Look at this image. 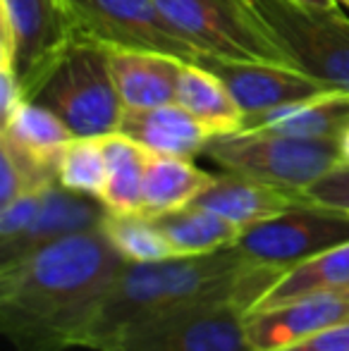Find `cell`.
<instances>
[{
  "label": "cell",
  "instance_id": "obj_9",
  "mask_svg": "<svg viewBox=\"0 0 349 351\" xmlns=\"http://www.w3.org/2000/svg\"><path fill=\"white\" fill-rule=\"evenodd\" d=\"M75 36L62 0H0V67H12L27 101Z\"/></svg>",
  "mask_w": 349,
  "mask_h": 351
},
{
  "label": "cell",
  "instance_id": "obj_7",
  "mask_svg": "<svg viewBox=\"0 0 349 351\" xmlns=\"http://www.w3.org/2000/svg\"><path fill=\"white\" fill-rule=\"evenodd\" d=\"M77 36L108 51L163 53L199 62L201 53L175 29L156 0H62Z\"/></svg>",
  "mask_w": 349,
  "mask_h": 351
},
{
  "label": "cell",
  "instance_id": "obj_12",
  "mask_svg": "<svg viewBox=\"0 0 349 351\" xmlns=\"http://www.w3.org/2000/svg\"><path fill=\"white\" fill-rule=\"evenodd\" d=\"M342 323H349V294H323L247 313V335L256 351H282Z\"/></svg>",
  "mask_w": 349,
  "mask_h": 351
},
{
  "label": "cell",
  "instance_id": "obj_19",
  "mask_svg": "<svg viewBox=\"0 0 349 351\" xmlns=\"http://www.w3.org/2000/svg\"><path fill=\"white\" fill-rule=\"evenodd\" d=\"M213 180L215 175L196 167L191 158L160 156V153L149 151L141 215L156 217L160 213L184 208L194 204L201 191L213 184Z\"/></svg>",
  "mask_w": 349,
  "mask_h": 351
},
{
  "label": "cell",
  "instance_id": "obj_15",
  "mask_svg": "<svg viewBox=\"0 0 349 351\" xmlns=\"http://www.w3.org/2000/svg\"><path fill=\"white\" fill-rule=\"evenodd\" d=\"M299 201H306L304 194L228 172L223 177H215L213 184L201 191L194 204L218 213L220 217L237 225L239 230H247L268 217L280 215Z\"/></svg>",
  "mask_w": 349,
  "mask_h": 351
},
{
  "label": "cell",
  "instance_id": "obj_5",
  "mask_svg": "<svg viewBox=\"0 0 349 351\" xmlns=\"http://www.w3.org/2000/svg\"><path fill=\"white\" fill-rule=\"evenodd\" d=\"M294 65L330 91L349 93V17L340 3L318 8L297 0H244Z\"/></svg>",
  "mask_w": 349,
  "mask_h": 351
},
{
  "label": "cell",
  "instance_id": "obj_26",
  "mask_svg": "<svg viewBox=\"0 0 349 351\" xmlns=\"http://www.w3.org/2000/svg\"><path fill=\"white\" fill-rule=\"evenodd\" d=\"M108 182L106 153L101 139L75 136L65 146L58 165V184L75 194H84L101 201Z\"/></svg>",
  "mask_w": 349,
  "mask_h": 351
},
{
  "label": "cell",
  "instance_id": "obj_28",
  "mask_svg": "<svg viewBox=\"0 0 349 351\" xmlns=\"http://www.w3.org/2000/svg\"><path fill=\"white\" fill-rule=\"evenodd\" d=\"M41 196L43 191L41 194H24L14 199L12 204L0 208V241L3 244L17 239L32 225V220L38 213V206H41Z\"/></svg>",
  "mask_w": 349,
  "mask_h": 351
},
{
  "label": "cell",
  "instance_id": "obj_6",
  "mask_svg": "<svg viewBox=\"0 0 349 351\" xmlns=\"http://www.w3.org/2000/svg\"><path fill=\"white\" fill-rule=\"evenodd\" d=\"M204 58L294 67V60L244 0H156Z\"/></svg>",
  "mask_w": 349,
  "mask_h": 351
},
{
  "label": "cell",
  "instance_id": "obj_4",
  "mask_svg": "<svg viewBox=\"0 0 349 351\" xmlns=\"http://www.w3.org/2000/svg\"><path fill=\"white\" fill-rule=\"evenodd\" d=\"M204 156L228 172L304 194L340 158L337 139H297L275 132L239 130L213 136Z\"/></svg>",
  "mask_w": 349,
  "mask_h": 351
},
{
  "label": "cell",
  "instance_id": "obj_3",
  "mask_svg": "<svg viewBox=\"0 0 349 351\" xmlns=\"http://www.w3.org/2000/svg\"><path fill=\"white\" fill-rule=\"evenodd\" d=\"M29 101L46 106L72 134L86 139L117 132L125 115L110 70V51L77 34Z\"/></svg>",
  "mask_w": 349,
  "mask_h": 351
},
{
  "label": "cell",
  "instance_id": "obj_22",
  "mask_svg": "<svg viewBox=\"0 0 349 351\" xmlns=\"http://www.w3.org/2000/svg\"><path fill=\"white\" fill-rule=\"evenodd\" d=\"M106 153L108 182L101 201L108 213H141L144 175L149 148L125 136L122 132L98 136Z\"/></svg>",
  "mask_w": 349,
  "mask_h": 351
},
{
  "label": "cell",
  "instance_id": "obj_30",
  "mask_svg": "<svg viewBox=\"0 0 349 351\" xmlns=\"http://www.w3.org/2000/svg\"><path fill=\"white\" fill-rule=\"evenodd\" d=\"M304 5H318V8H328V5H337V0H297Z\"/></svg>",
  "mask_w": 349,
  "mask_h": 351
},
{
  "label": "cell",
  "instance_id": "obj_8",
  "mask_svg": "<svg viewBox=\"0 0 349 351\" xmlns=\"http://www.w3.org/2000/svg\"><path fill=\"white\" fill-rule=\"evenodd\" d=\"M349 244V215L299 201L292 208L242 230L234 249L249 263L287 273L304 261Z\"/></svg>",
  "mask_w": 349,
  "mask_h": 351
},
{
  "label": "cell",
  "instance_id": "obj_18",
  "mask_svg": "<svg viewBox=\"0 0 349 351\" xmlns=\"http://www.w3.org/2000/svg\"><path fill=\"white\" fill-rule=\"evenodd\" d=\"M323 294H349V244L335 246L289 268L249 313Z\"/></svg>",
  "mask_w": 349,
  "mask_h": 351
},
{
  "label": "cell",
  "instance_id": "obj_31",
  "mask_svg": "<svg viewBox=\"0 0 349 351\" xmlns=\"http://www.w3.org/2000/svg\"><path fill=\"white\" fill-rule=\"evenodd\" d=\"M337 3H340V5H342V8H345V10H349V0H337Z\"/></svg>",
  "mask_w": 349,
  "mask_h": 351
},
{
  "label": "cell",
  "instance_id": "obj_24",
  "mask_svg": "<svg viewBox=\"0 0 349 351\" xmlns=\"http://www.w3.org/2000/svg\"><path fill=\"white\" fill-rule=\"evenodd\" d=\"M58 165L0 134V208L24 194H41L56 186Z\"/></svg>",
  "mask_w": 349,
  "mask_h": 351
},
{
  "label": "cell",
  "instance_id": "obj_27",
  "mask_svg": "<svg viewBox=\"0 0 349 351\" xmlns=\"http://www.w3.org/2000/svg\"><path fill=\"white\" fill-rule=\"evenodd\" d=\"M304 199L326 208L340 210L349 215V162H337L335 167L321 175L306 191Z\"/></svg>",
  "mask_w": 349,
  "mask_h": 351
},
{
  "label": "cell",
  "instance_id": "obj_25",
  "mask_svg": "<svg viewBox=\"0 0 349 351\" xmlns=\"http://www.w3.org/2000/svg\"><path fill=\"white\" fill-rule=\"evenodd\" d=\"M101 230L127 263H156L175 256L154 220L141 213H108Z\"/></svg>",
  "mask_w": 349,
  "mask_h": 351
},
{
  "label": "cell",
  "instance_id": "obj_1",
  "mask_svg": "<svg viewBox=\"0 0 349 351\" xmlns=\"http://www.w3.org/2000/svg\"><path fill=\"white\" fill-rule=\"evenodd\" d=\"M127 261L103 230L62 237L0 265V328L17 351L84 347Z\"/></svg>",
  "mask_w": 349,
  "mask_h": 351
},
{
  "label": "cell",
  "instance_id": "obj_29",
  "mask_svg": "<svg viewBox=\"0 0 349 351\" xmlns=\"http://www.w3.org/2000/svg\"><path fill=\"white\" fill-rule=\"evenodd\" d=\"M337 148H340V158L342 162H349V127L337 136Z\"/></svg>",
  "mask_w": 349,
  "mask_h": 351
},
{
  "label": "cell",
  "instance_id": "obj_10",
  "mask_svg": "<svg viewBox=\"0 0 349 351\" xmlns=\"http://www.w3.org/2000/svg\"><path fill=\"white\" fill-rule=\"evenodd\" d=\"M120 351H256L237 304L189 306L141 325Z\"/></svg>",
  "mask_w": 349,
  "mask_h": 351
},
{
  "label": "cell",
  "instance_id": "obj_16",
  "mask_svg": "<svg viewBox=\"0 0 349 351\" xmlns=\"http://www.w3.org/2000/svg\"><path fill=\"white\" fill-rule=\"evenodd\" d=\"M184 62L163 53L110 51V70L125 110L175 103Z\"/></svg>",
  "mask_w": 349,
  "mask_h": 351
},
{
  "label": "cell",
  "instance_id": "obj_2",
  "mask_svg": "<svg viewBox=\"0 0 349 351\" xmlns=\"http://www.w3.org/2000/svg\"><path fill=\"white\" fill-rule=\"evenodd\" d=\"M282 270L249 263L234 246L156 263H125L86 335V349L120 351L134 330L156 318L208 304H237L244 313L282 278Z\"/></svg>",
  "mask_w": 349,
  "mask_h": 351
},
{
  "label": "cell",
  "instance_id": "obj_11",
  "mask_svg": "<svg viewBox=\"0 0 349 351\" xmlns=\"http://www.w3.org/2000/svg\"><path fill=\"white\" fill-rule=\"evenodd\" d=\"M199 65L208 67L228 86L244 120H252L287 103L330 91L311 74L294 70V67L265 65V62H232L218 60V58H201Z\"/></svg>",
  "mask_w": 349,
  "mask_h": 351
},
{
  "label": "cell",
  "instance_id": "obj_17",
  "mask_svg": "<svg viewBox=\"0 0 349 351\" xmlns=\"http://www.w3.org/2000/svg\"><path fill=\"white\" fill-rule=\"evenodd\" d=\"M349 127V93L323 91L318 96L280 106L252 120L242 130L275 132L297 139H337Z\"/></svg>",
  "mask_w": 349,
  "mask_h": 351
},
{
  "label": "cell",
  "instance_id": "obj_23",
  "mask_svg": "<svg viewBox=\"0 0 349 351\" xmlns=\"http://www.w3.org/2000/svg\"><path fill=\"white\" fill-rule=\"evenodd\" d=\"M3 136L46 160L56 162H60L65 146L75 139L65 122L36 101L19 103L17 110L3 122Z\"/></svg>",
  "mask_w": 349,
  "mask_h": 351
},
{
  "label": "cell",
  "instance_id": "obj_14",
  "mask_svg": "<svg viewBox=\"0 0 349 351\" xmlns=\"http://www.w3.org/2000/svg\"><path fill=\"white\" fill-rule=\"evenodd\" d=\"M117 132L141 143L151 153L177 158L199 156L206 143L213 139L210 132L180 103L125 110Z\"/></svg>",
  "mask_w": 349,
  "mask_h": 351
},
{
  "label": "cell",
  "instance_id": "obj_20",
  "mask_svg": "<svg viewBox=\"0 0 349 351\" xmlns=\"http://www.w3.org/2000/svg\"><path fill=\"white\" fill-rule=\"evenodd\" d=\"M175 103L189 110L210 132V136L234 134L242 130L244 115L228 86L199 62H184Z\"/></svg>",
  "mask_w": 349,
  "mask_h": 351
},
{
  "label": "cell",
  "instance_id": "obj_13",
  "mask_svg": "<svg viewBox=\"0 0 349 351\" xmlns=\"http://www.w3.org/2000/svg\"><path fill=\"white\" fill-rule=\"evenodd\" d=\"M108 215V208L103 201L91 199L84 194L62 189L60 184L43 191L41 206L32 225L17 237V239L3 244L0 251V265H8L12 261H19L29 256L32 251L51 244L62 237L77 234V232L101 230L103 220Z\"/></svg>",
  "mask_w": 349,
  "mask_h": 351
},
{
  "label": "cell",
  "instance_id": "obj_21",
  "mask_svg": "<svg viewBox=\"0 0 349 351\" xmlns=\"http://www.w3.org/2000/svg\"><path fill=\"white\" fill-rule=\"evenodd\" d=\"M151 220L165 237V241L173 246L175 256L213 254V251L232 246L242 234L237 225L196 204L160 213Z\"/></svg>",
  "mask_w": 349,
  "mask_h": 351
}]
</instances>
